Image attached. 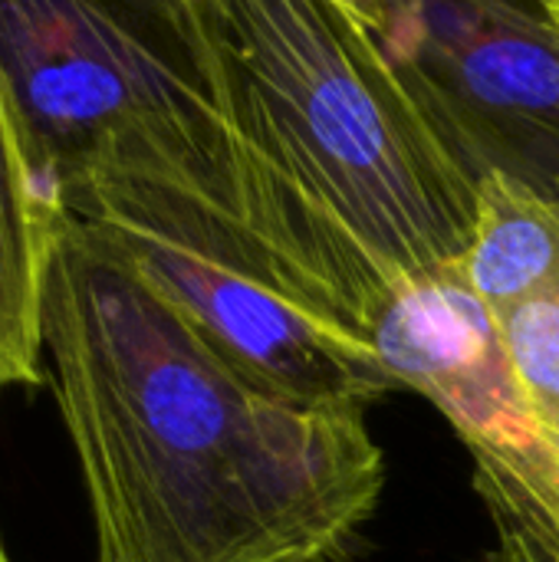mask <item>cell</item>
<instances>
[{
    "label": "cell",
    "mask_w": 559,
    "mask_h": 562,
    "mask_svg": "<svg viewBox=\"0 0 559 562\" xmlns=\"http://www.w3.org/2000/svg\"><path fill=\"white\" fill-rule=\"evenodd\" d=\"M43 359L96 562H343L379 510L369 408L273 392L72 214Z\"/></svg>",
    "instance_id": "1"
},
{
    "label": "cell",
    "mask_w": 559,
    "mask_h": 562,
    "mask_svg": "<svg viewBox=\"0 0 559 562\" xmlns=\"http://www.w3.org/2000/svg\"><path fill=\"white\" fill-rule=\"evenodd\" d=\"M63 201L273 392L353 408L399 392L372 342L399 280L267 132L217 135L208 102L198 125L112 148L66 178Z\"/></svg>",
    "instance_id": "2"
},
{
    "label": "cell",
    "mask_w": 559,
    "mask_h": 562,
    "mask_svg": "<svg viewBox=\"0 0 559 562\" xmlns=\"http://www.w3.org/2000/svg\"><path fill=\"white\" fill-rule=\"evenodd\" d=\"M217 30L306 188L395 277L458 263L481 178L333 0H211Z\"/></svg>",
    "instance_id": "3"
},
{
    "label": "cell",
    "mask_w": 559,
    "mask_h": 562,
    "mask_svg": "<svg viewBox=\"0 0 559 562\" xmlns=\"http://www.w3.org/2000/svg\"><path fill=\"white\" fill-rule=\"evenodd\" d=\"M0 69L59 184L208 109L178 0H0Z\"/></svg>",
    "instance_id": "4"
},
{
    "label": "cell",
    "mask_w": 559,
    "mask_h": 562,
    "mask_svg": "<svg viewBox=\"0 0 559 562\" xmlns=\"http://www.w3.org/2000/svg\"><path fill=\"white\" fill-rule=\"evenodd\" d=\"M372 342L399 389L425 395L471 454L494 527L481 562H559V438L514 385L497 313L448 267L402 280Z\"/></svg>",
    "instance_id": "5"
},
{
    "label": "cell",
    "mask_w": 559,
    "mask_h": 562,
    "mask_svg": "<svg viewBox=\"0 0 559 562\" xmlns=\"http://www.w3.org/2000/svg\"><path fill=\"white\" fill-rule=\"evenodd\" d=\"M399 76L481 178H559V33L534 0H385Z\"/></svg>",
    "instance_id": "6"
},
{
    "label": "cell",
    "mask_w": 559,
    "mask_h": 562,
    "mask_svg": "<svg viewBox=\"0 0 559 562\" xmlns=\"http://www.w3.org/2000/svg\"><path fill=\"white\" fill-rule=\"evenodd\" d=\"M66 214L63 184L33 148L0 69V392L46 379L43 290Z\"/></svg>",
    "instance_id": "7"
},
{
    "label": "cell",
    "mask_w": 559,
    "mask_h": 562,
    "mask_svg": "<svg viewBox=\"0 0 559 562\" xmlns=\"http://www.w3.org/2000/svg\"><path fill=\"white\" fill-rule=\"evenodd\" d=\"M494 313L559 283V198L511 171H488L468 250L451 267Z\"/></svg>",
    "instance_id": "8"
},
{
    "label": "cell",
    "mask_w": 559,
    "mask_h": 562,
    "mask_svg": "<svg viewBox=\"0 0 559 562\" xmlns=\"http://www.w3.org/2000/svg\"><path fill=\"white\" fill-rule=\"evenodd\" d=\"M534 7L547 16V23L559 33V0H534Z\"/></svg>",
    "instance_id": "9"
},
{
    "label": "cell",
    "mask_w": 559,
    "mask_h": 562,
    "mask_svg": "<svg viewBox=\"0 0 559 562\" xmlns=\"http://www.w3.org/2000/svg\"><path fill=\"white\" fill-rule=\"evenodd\" d=\"M0 562H13L10 560V553H7V547H3V537H0Z\"/></svg>",
    "instance_id": "10"
}]
</instances>
